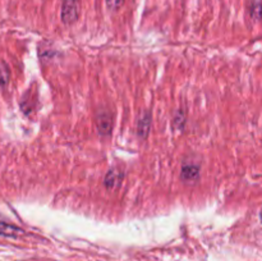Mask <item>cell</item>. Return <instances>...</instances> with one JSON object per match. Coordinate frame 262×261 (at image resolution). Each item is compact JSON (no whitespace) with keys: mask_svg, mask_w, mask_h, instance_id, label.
Listing matches in <instances>:
<instances>
[{"mask_svg":"<svg viewBox=\"0 0 262 261\" xmlns=\"http://www.w3.org/2000/svg\"><path fill=\"white\" fill-rule=\"evenodd\" d=\"M79 17V0H63L61 4V20L66 25H72Z\"/></svg>","mask_w":262,"mask_h":261,"instance_id":"6da1fadb","label":"cell"},{"mask_svg":"<svg viewBox=\"0 0 262 261\" xmlns=\"http://www.w3.org/2000/svg\"><path fill=\"white\" fill-rule=\"evenodd\" d=\"M97 128H99L100 135L107 136L110 135L112 132V127H113V122H112V117H110L107 113H100L99 117H97Z\"/></svg>","mask_w":262,"mask_h":261,"instance_id":"7a4b0ae2","label":"cell"},{"mask_svg":"<svg viewBox=\"0 0 262 261\" xmlns=\"http://www.w3.org/2000/svg\"><path fill=\"white\" fill-rule=\"evenodd\" d=\"M200 176V168L193 164H184L182 166L181 177L184 182H194Z\"/></svg>","mask_w":262,"mask_h":261,"instance_id":"3957f363","label":"cell"},{"mask_svg":"<svg viewBox=\"0 0 262 261\" xmlns=\"http://www.w3.org/2000/svg\"><path fill=\"white\" fill-rule=\"evenodd\" d=\"M151 128V114L148 112H145L142 114V117L138 120L137 125V132L140 138H146V136L148 135Z\"/></svg>","mask_w":262,"mask_h":261,"instance_id":"277c9868","label":"cell"},{"mask_svg":"<svg viewBox=\"0 0 262 261\" xmlns=\"http://www.w3.org/2000/svg\"><path fill=\"white\" fill-rule=\"evenodd\" d=\"M122 179H123L122 171H119L118 169H112V170L106 174V177H105V186H106V188L113 189L117 186H119Z\"/></svg>","mask_w":262,"mask_h":261,"instance_id":"5b68a950","label":"cell"},{"mask_svg":"<svg viewBox=\"0 0 262 261\" xmlns=\"http://www.w3.org/2000/svg\"><path fill=\"white\" fill-rule=\"evenodd\" d=\"M23 233L22 229H19L15 225L9 224V223L4 222V220L0 219V235H4V237H18Z\"/></svg>","mask_w":262,"mask_h":261,"instance_id":"8992f818","label":"cell"},{"mask_svg":"<svg viewBox=\"0 0 262 261\" xmlns=\"http://www.w3.org/2000/svg\"><path fill=\"white\" fill-rule=\"evenodd\" d=\"M251 17L253 19H261L262 18V3L261 2H253L250 8Z\"/></svg>","mask_w":262,"mask_h":261,"instance_id":"52a82bcc","label":"cell"},{"mask_svg":"<svg viewBox=\"0 0 262 261\" xmlns=\"http://www.w3.org/2000/svg\"><path fill=\"white\" fill-rule=\"evenodd\" d=\"M184 123H186V115L183 112H177L174 114L173 118V125L177 129H182L184 127Z\"/></svg>","mask_w":262,"mask_h":261,"instance_id":"ba28073f","label":"cell"},{"mask_svg":"<svg viewBox=\"0 0 262 261\" xmlns=\"http://www.w3.org/2000/svg\"><path fill=\"white\" fill-rule=\"evenodd\" d=\"M9 78V72L5 66H0V86H5Z\"/></svg>","mask_w":262,"mask_h":261,"instance_id":"9c48e42d","label":"cell"},{"mask_svg":"<svg viewBox=\"0 0 262 261\" xmlns=\"http://www.w3.org/2000/svg\"><path fill=\"white\" fill-rule=\"evenodd\" d=\"M106 2L107 8H110L112 10H117L124 4V0H105Z\"/></svg>","mask_w":262,"mask_h":261,"instance_id":"30bf717a","label":"cell"},{"mask_svg":"<svg viewBox=\"0 0 262 261\" xmlns=\"http://www.w3.org/2000/svg\"><path fill=\"white\" fill-rule=\"evenodd\" d=\"M260 219H261V222H262V209H261V212H260Z\"/></svg>","mask_w":262,"mask_h":261,"instance_id":"8fae6325","label":"cell"}]
</instances>
